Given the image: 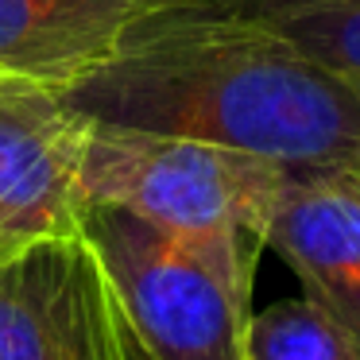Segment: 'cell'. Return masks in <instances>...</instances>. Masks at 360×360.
Masks as SVG:
<instances>
[{
    "mask_svg": "<svg viewBox=\"0 0 360 360\" xmlns=\"http://www.w3.org/2000/svg\"><path fill=\"white\" fill-rule=\"evenodd\" d=\"M89 124L186 136L283 167L360 171V82L233 0H163L63 89Z\"/></svg>",
    "mask_w": 360,
    "mask_h": 360,
    "instance_id": "obj_1",
    "label": "cell"
},
{
    "mask_svg": "<svg viewBox=\"0 0 360 360\" xmlns=\"http://www.w3.org/2000/svg\"><path fill=\"white\" fill-rule=\"evenodd\" d=\"M82 236L148 360H248L259 240L171 233L117 205H86Z\"/></svg>",
    "mask_w": 360,
    "mask_h": 360,
    "instance_id": "obj_2",
    "label": "cell"
},
{
    "mask_svg": "<svg viewBox=\"0 0 360 360\" xmlns=\"http://www.w3.org/2000/svg\"><path fill=\"white\" fill-rule=\"evenodd\" d=\"M290 167L186 136L89 124L82 202L117 205L186 236H248L264 244Z\"/></svg>",
    "mask_w": 360,
    "mask_h": 360,
    "instance_id": "obj_3",
    "label": "cell"
},
{
    "mask_svg": "<svg viewBox=\"0 0 360 360\" xmlns=\"http://www.w3.org/2000/svg\"><path fill=\"white\" fill-rule=\"evenodd\" d=\"M0 360H148L82 229L0 259Z\"/></svg>",
    "mask_w": 360,
    "mask_h": 360,
    "instance_id": "obj_4",
    "label": "cell"
},
{
    "mask_svg": "<svg viewBox=\"0 0 360 360\" xmlns=\"http://www.w3.org/2000/svg\"><path fill=\"white\" fill-rule=\"evenodd\" d=\"M82 143L63 89L0 78V259L82 229Z\"/></svg>",
    "mask_w": 360,
    "mask_h": 360,
    "instance_id": "obj_5",
    "label": "cell"
},
{
    "mask_svg": "<svg viewBox=\"0 0 360 360\" xmlns=\"http://www.w3.org/2000/svg\"><path fill=\"white\" fill-rule=\"evenodd\" d=\"M302 295L326 306L360 345V171L290 167L264 229Z\"/></svg>",
    "mask_w": 360,
    "mask_h": 360,
    "instance_id": "obj_6",
    "label": "cell"
},
{
    "mask_svg": "<svg viewBox=\"0 0 360 360\" xmlns=\"http://www.w3.org/2000/svg\"><path fill=\"white\" fill-rule=\"evenodd\" d=\"M163 0H0V78L70 89Z\"/></svg>",
    "mask_w": 360,
    "mask_h": 360,
    "instance_id": "obj_7",
    "label": "cell"
},
{
    "mask_svg": "<svg viewBox=\"0 0 360 360\" xmlns=\"http://www.w3.org/2000/svg\"><path fill=\"white\" fill-rule=\"evenodd\" d=\"M248 360H360V345L314 298H287L248 321Z\"/></svg>",
    "mask_w": 360,
    "mask_h": 360,
    "instance_id": "obj_8",
    "label": "cell"
},
{
    "mask_svg": "<svg viewBox=\"0 0 360 360\" xmlns=\"http://www.w3.org/2000/svg\"><path fill=\"white\" fill-rule=\"evenodd\" d=\"M244 8L275 24L329 70L360 82V0H244Z\"/></svg>",
    "mask_w": 360,
    "mask_h": 360,
    "instance_id": "obj_9",
    "label": "cell"
},
{
    "mask_svg": "<svg viewBox=\"0 0 360 360\" xmlns=\"http://www.w3.org/2000/svg\"><path fill=\"white\" fill-rule=\"evenodd\" d=\"M236 4H244V0H236Z\"/></svg>",
    "mask_w": 360,
    "mask_h": 360,
    "instance_id": "obj_10",
    "label": "cell"
}]
</instances>
